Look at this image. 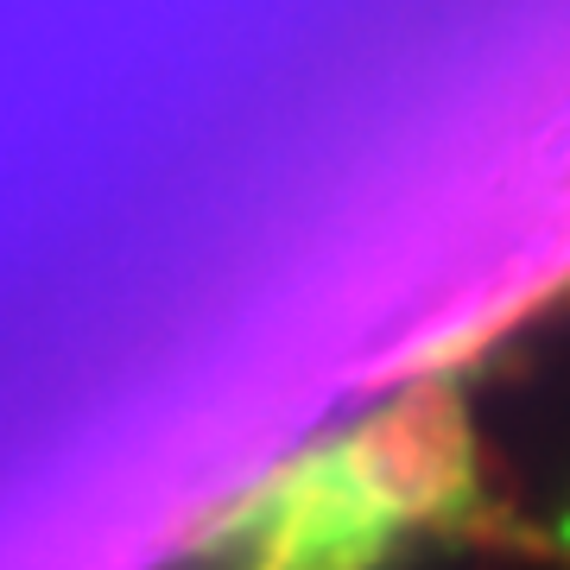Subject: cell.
<instances>
[{
  "label": "cell",
  "mask_w": 570,
  "mask_h": 570,
  "mask_svg": "<svg viewBox=\"0 0 570 570\" xmlns=\"http://www.w3.org/2000/svg\"><path fill=\"white\" fill-rule=\"evenodd\" d=\"M475 508V450L450 400L393 406L330 456H311L235 520L254 570H367L406 532Z\"/></svg>",
  "instance_id": "cell-1"
},
{
  "label": "cell",
  "mask_w": 570,
  "mask_h": 570,
  "mask_svg": "<svg viewBox=\"0 0 570 570\" xmlns=\"http://www.w3.org/2000/svg\"><path fill=\"white\" fill-rule=\"evenodd\" d=\"M558 546H564V551H570V513H564V527H558Z\"/></svg>",
  "instance_id": "cell-2"
}]
</instances>
